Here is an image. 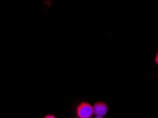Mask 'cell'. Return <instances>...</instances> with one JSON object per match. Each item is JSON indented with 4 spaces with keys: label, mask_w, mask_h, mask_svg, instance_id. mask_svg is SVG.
<instances>
[{
    "label": "cell",
    "mask_w": 158,
    "mask_h": 118,
    "mask_svg": "<svg viewBox=\"0 0 158 118\" xmlns=\"http://www.w3.org/2000/svg\"><path fill=\"white\" fill-rule=\"evenodd\" d=\"M77 114L81 118H90L94 115L93 106L87 103H83L78 106Z\"/></svg>",
    "instance_id": "obj_1"
},
{
    "label": "cell",
    "mask_w": 158,
    "mask_h": 118,
    "mask_svg": "<svg viewBox=\"0 0 158 118\" xmlns=\"http://www.w3.org/2000/svg\"><path fill=\"white\" fill-rule=\"evenodd\" d=\"M94 114L98 117H103L108 112V106L104 103H96L93 107Z\"/></svg>",
    "instance_id": "obj_2"
},
{
    "label": "cell",
    "mask_w": 158,
    "mask_h": 118,
    "mask_svg": "<svg viewBox=\"0 0 158 118\" xmlns=\"http://www.w3.org/2000/svg\"><path fill=\"white\" fill-rule=\"evenodd\" d=\"M155 62H156V63L158 65V52H157V54L156 55V57H155Z\"/></svg>",
    "instance_id": "obj_3"
},
{
    "label": "cell",
    "mask_w": 158,
    "mask_h": 118,
    "mask_svg": "<svg viewBox=\"0 0 158 118\" xmlns=\"http://www.w3.org/2000/svg\"><path fill=\"white\" fill-rule=\"evenodd\" d=\"M44 118H56L54 116H53V115H47V116L45 117Z\"/></svg>",
    "instance_id": "obj_4"
},
{
    "label": "cell",
    "mask_w": 158,
    "mask_h": 118,
    "mask_svg": "<svg viewBox=\"0 0 158 118\" xmlns=\"http://www.w3.org/2000/svg\"><path fill=\"white\" fill-rule=\"evenodd\" d=\"M95 118H103V117H98V116H96Z\"/></svg>",
    "instance_id": "obj_5"
},
{
    "label": "cell",
    "mask_w": 158,
    "mask_h": 118,
    "mask_svg": "<svg viewBox=\"0 0 158 118\" xmlns=\"http://www.w3.org/2000/svg\"><path fill=\"white\" fill-rule=\"evenodd\" d=\"M76 118H81V117H76Z\"/></svg>",
    "instance_id": "obj_6"
}]
</instances>
